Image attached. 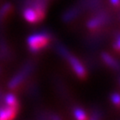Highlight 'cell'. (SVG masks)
<instances>
[{
    "instance_id": "obj_1",
    "label": "cell",
    "mask_w": 120,
    "mask_h": 120,
    "mask_svg": "<svg viewBox=\"0 0 120 120\" xmlns=\"http://www.w3.org/2000/svg\"><path fill=\"white\" fill-rule=\"evenodd\" d=\"M49 40V38L47 34H34L28 38V45L33 52H37V51L40 50L42 48L45 47L47 45Z\"/></svg>"
},
{
    "instance_id": "obj_2",
    "label": "cell",
    "mask_w": 120,
    "mask_h": 120,
    "mask_svg": "<svg viewBox=\"0 0 120 120\" xmlns=\"http://www.w3.org/2000/svg\"><path fill=\"white\" fill-rule=\"evenodd\" d=\"M68 61H69L71 66L73 67L74 72L76 73V74H77L79 77H80V78L85 77L86 73H85L84 68L82 67V65L80 64V62H79L77 58L73 56H68Z\"/></svg>"
},
{
    "instance_id": "obj_3",
    "label": "cell",
    "mask_w": 120,
    "mask_h": 120,
    "mask_svg": "<svg viewBox=\"0 0 120 120\" xmlns=\"http://www.w3.org/2000/svg\"><path fill=\"white\" fill-rule=\"evenodd\" d=\"M17 109L18 108L11 107V106H8L5 109H0V120L13 118L16 114Z\"/></svg>"
},
{
    "instance_id": "obj_4",
    "label": "cell",
    "mask_w": 120,
    "mask_h": 120,
    "mask_svg": "<svg viewBox=\"0 0 120 120\" xmlns=\"http://www.w3.org/2000/svg\"><path fill=\"white\" fill-rule=\"evenodd\" d=\"M23 16H24L25 19H26L28 22H32V23H34V22H37L38 21H39L40 18L38 14L37 11L32 8H28L26 9L23 11Z\"/></svg>"
},
{
    "instance_id": "obj_5",
    "label": "cell",
    "mask_w": 120,
    "mask_h": 120,
    "mask_svg": "<svg viewBox=\"0 0 120 120\" xmlns=\"http://www.w3.org/2000/svg\"><path fill=\"white\" fill-rule=\"evenodd\" d=\"M5 103L8 106H11V107H16L18 108V101L17 98L13 94H7L5 97Z\"/></svg>"
},
{
    "instance_id": "obj_6",
    "label": "cell",
    "mask_w": 120,
    "mask_h": 120,
    "mask_svg": "<svg viewBox=\"0 0 120 120\" xmlns=\"http://www.w3.org/2000/svg\"><path fill=\"white\" fill-rule=\"evenodd\" d=\"M74 116L76 118L78 119H80V120H82V119H86L87 118V115L82 109H77L74 110Z\"/></svg>"
},
{
    "instance_id": "obj_7",
    "label": "cell",
    "mask_w": 120,
    "mask_h": 120,
    "mask_svg": "<svg viewBox=\"0 0 120 120\" xmlns=\"http://www.w3.org/2000/svg\"><path fill=\"white\" fill-rule=\"evenodd\" d=\"M103 60H104L105 62L107 63L108 65L113 66V67L115 66V62L113 61V59H112V58H111V57L109 56V54H106V53L103 54Z\"/></svg>"
},
{
    "instance_id": "obj_8",
    "label": "cell",
    "mask_w": 120,
    "mask_h": 120,
    "mask_svg": "<svg viewBox=\"0 0 120 120\" xmlns=\"http://www.w3.org/2000/svg\"><path fill=\"white\" fill-rule=\"evenodd\" d=\"M111 99H112V103L116 105L120 104V94H113L111 97Z\"/></svg>"
},
{
    "instance_id": "obj_9",
    "label": "cell",
    "mask_w": 120,
    "mask_h": 120,
    "mask_svg": "<svg viewBox=\"0 0 120 120\" xmlns=\"http://www.w3.org/2000/svg\"><path fill=\"white\" fill-rule=\"evenodd\" d=\"M99 22L100 21L98 19H94V20L90 21L88 22V26H89V28H95V27H97L98 25L99 24Z\"/></svg>"
},
{
    "instance_id": "obj_10",
    "label": "cell",
    "mask_w": 120,
    "mask_h": 120,
    "mask_svg": "<svg viewBox=\"0 0 120 120\" xmlns=\"http://www.w3.org/2000/svg\"><path fill=\"white\" fill-rule=\"evenodd\" d=\"M114 48L117 49V50L120 51V38H118V39L117 40L116 43L114 44Z\"/></svg>"
},
{
    "instance_id": "obj_11",
    "label": "cell",
    "mask_w": 120,
    "mask_h": 120,
    "mask_svg": "<svg viewBox=\"0 0 120 120\" xmlns=\"http://www.w3.org/2000/svg\"><path fill=\"white\" fill-rule=\"evenodd\" d=\"M110 1H111V3L113 4V5L118 6V5H119V4H120V0H110Z\"/></svg>"
}]
</instances>
